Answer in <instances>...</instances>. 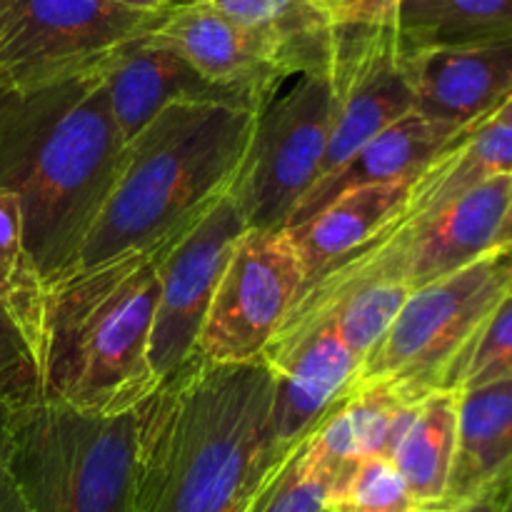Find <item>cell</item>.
Segmentation results:
<instances>
[{
	"instance_id": "obj_20",
	"label": "cell",
	"mask_w": 512,
	"mask_h": 512,
	"mask_svg": "<svg viewBox=\"0 0 512 512\" xmlns=\"http://www.w3.org/2000/svg\"><path fill=\"white\" fill-rule=\"evenodd\" d=\"M503 175H512V125L488 120L438 155V160L410 185L403 208L385 228L430 218Z\"/></svg>"
},
{
	"instance_id": "obj_16",
	"label": "cell",
	"mask_w": 512,
	"mask_h": 512,
	"mask_svg": "<svg viewBox=\"0 0 512 512\" xmlns=\"http://www.w3.org/2000/svg\"><path fill=\"white\" fill-rule=\"evenodd\" d=\"M95 73L125 143L173 103H228L248 108L235 95L200 78L180 55L150 45L145 38L115 50Z\"/></svg>"
},
{
	"instance_id": "obj_18",
	"label": "cell",
	"mask_w": 512,
	"mask_h": 512,
	"mask_svg": "<svg viewBox=\"0 0 512 512\" xmlns=\"http://www.w3.org/2000/svg\"><path fill=\"white\" fill-rule=\"evenodd\" d=\"M512 483V378L463 390L458 438L443 512L475 503Z\"/></svg>"
},
{
	"instance_id": "obj_4",
	"label": "cell",
	"mask_w": 512,
	"mask_h": 512,
	"mask_svg": "<svg viewBox=\"0 0 512 512\" xmlns=\"http://www.w3.org/2000/svg\"><path fill=\"white\" fill-rule=\"evenodd\" d=\"M253 123L255 110L228 103H173L160 110L125 143L123 163L75 268L153 248L193 225L228 193Z\"/></svg>"
},
{
	"instance_id": "obj_33",
	"label": "cell",
	"mask_w": 512,
	"mask_h": 512,
	"mask_svg": "<svg viewBox=\"0 0 512 512\" xmlns=\"http://www.w3.org/2000/svg\"><path fill=\"white\" fill-rule=\"evenodd\" d=\"M503 493H505V490L483 495V498L475 500V503H468V505H463V508H455V510H448V512H498L500 500H503Z\"/></svg>"
},
{
	"instance_id": "obj_34",
	"label": "cell",
	"mask_w": 512,
	"mask_h": 512,
	"mask_svg": "<svg viewBox=\"0 0 512 512\" xmlns=\"http://www.w3.org/2000/svg\"><path fill=\"white\" fill-rule=\"evenodd\" d=\"M490 120H493V123H503V125H512V98L508 100V103H505L503 105V108H500L498 110V113H495L493 115V118H490Z\"/></svg>"
},
{
	"instance_id": "obj_3",
	"label": "cell",
	"mask_w": 512,
	"mask_h": 512,
	"mask_svg": "<svg viewBox=\"0 0 512 512\" xmlns=\"http://www.w3.org/2000/svg\"><path fill=\"white\" fill-rule=\"evenodd\" d=\"M178 235L45 285L43 400L85 415H120L158 390L150 330L165 253Z\"/></svg>"
},
{
	"instance_id": "obj_5",
	"label": "cell",
	"mask_w": 512,
	"mask_h": 512,
	"mask_svg": "<svg viewBox=\"0 0 512 512\" xmlns=\"http://www.w3.org/2000/svg\"><path fill=\"white\" fill-rule=\"evenodd\" d=\"M510 288L512 253H490L408 293L353 385H383L415 403L435 390L458 393L465 360Z\"/></svg>"
},
{
	"instance_id": "obj_12",
	"label": "cell",
	"mask_w": 512,
	"mask_h": 512,
	"mask_svg": "<svg viewBox=\"0 0 512 512\" xmlns=\"http://www.w3.org/2000/svg\"><path fill=\"white\" fill-rule=\"evenodd\" d=\"M248 230L238 205L223 193L165 253L150 330V365L168 380L198 355V338L218 280L240 235Z\"/></svg>"
},
{
	"instance_id": "obj_8",
	"label": "cell",
	"mask_w": 512,
	"mask_h": 512,
	"mask_svg": "<svg viewBox=\"0 0 512 512\" xmlns=\"http://www.w3.org/2000/svg\"><path fill=\"white\" fill-rule=\"evenodd\" d=\"M255 113L243 163L228 193L253 230H288L323 165L330 135L328 73L295 75Z\"/></svg>"
},
{
	"instance_id": "obj_15",
	"label": "cell",
	"mask_w": 512,
	"mask_h": 512,
	"mask_svg": "<svg viewBox=\"0 0 512 512\" xmlns=\"http://www.w3.org/2000/svg\"><path fill=\"white\" fill-rule=\"evenodd\" d=\"M403 73L418 113L478 128L512 98V40L403 48Z\"/></svg>"
},
{
	"instance_id": "obj_21",
	"label": "cell",
	"mask_w": 512,
	"mask_h": 512,
	"mask_svg": "<svg viewBox=\"0 0 512 512\" xmlns=\"http://www.w3.org/2000/svg\"><path fill=\"white\" fill-rule=\"evenodd\" d=\"M263 40L288 78L328 73L335 25L320 0H208Z\"/></svg>"
},
{
	"instance_id": "obj_37",
	"label": "cell",
	"mask_w": 512,
	"mask_h": 512,
	"mask_svg": "<svg viewBox=\"0 0 512 512\" xmlns=\"http://www.w3.org/2000/svg\"><path fill=\"white\" fill-rule=\"evenodd\" d=\"M510 293H512V288H510Z\"/></svg>"
},
{
	"instance_id": "obj_2",
	"label": "cell",
	"mask_w": 512,
	"mask_h": 512,
	"mask_svg": "<svg viewBox=\"0 0 512 512\" xmlns=\"http://www.w3.org/2000/svg\"><path fill=\"white\" fill-rule=\"evenodd\" d=\"M95 70L0 90V190L18 198L45 285L75 268L123 163L125 140Z\"/></svg>"
},
{
	"instance_id": "obj_9",
	"label": "cell",
	"mask_w": 512,
	"mask_h": 512,
	"mask_svg": "<svg viewBox=\"0 0 512 512\" xmlns=\"http://www.w3.org/2000/svg\"><path fill=\"white\" fill-rule=\"evenodd\" d=\"M163 15L110 0H18L0 30V90L90 73L115 50L145 38Z\"/></svg>"
},
{
	"instance_id": "obj_32",
	"label": "cell",
	"mask_w": 512,
	"mask_h": 512,
	"mask_svg": "<svg viewBox=\"0 0 512 512\" xmlns=\"http://www.w3.org/2000/svg\"><path fill=\"white\" fill-rule=\"evenodd\" d=\"M495 253H512V193L505 208L503 223H500L498 238H495Z\"/></svg>"
},
{
	"instance_id": "obj_35",
	"label": "cell",
	"mask_w": 512,
	"mask_h": 512,
	"mask_svg": "<svg viewBox=\"0 0 512 512\" xmlns=\"http://www.w3.org/2000/svg\"><path fill=\"white\" fill-rule=\"evenodd\" d=\"M15 3H18V0H0V30H3L5 20H8L10 10L15 8Z\"/></svg>"
},
{
	"instance_id": "obj_7",
	"label": "cell",
	"mask_w": 512,
	"mask_h": 512,
	"mask_svg": "<svg viewBox=\"0 0 512 512\" xmlns=\"http://www.w3.org/2000/svg\"><path fill=\"white\" fill-rule=\"evenodd\" d=\"M512 193V175H503L440 213L400 228H383L363 248L315 278L305 293H335L370 283H393L408 293L450 278L475 260L495 253L500 223Z\"/></svg>"
},
{
	"instance_id": "obj_36",
	"label": "cell",
	"mask_w": 512,
	"mask_h": 512,
	"mask_svg": "<svg viewBox=\"0 0 512 512\" xmlns=\"http://www.w3.org/2000/svg\"><path fill=\"white\" fill-rule=\"evenodd\" d=\"M498 512H512V483L505 488L503 493V500H500V508Z\"/></svg>"
},
{
	"instance_id": "obj_28",
	"label": "cell",
	"mask_w": 512,
	"mask_h": 512,
	"mask_svg": "<svg viewBox=\"0 0 512 512\" xmlns=\"http://www.w3.org/2000/svg\"><path fill=\"white\" fill-rule=\"evenodd\" d=\"M508 378H512V293L500 303L475 340L455 390L463 393Z\"/></svg>"
},
{
	"instance_id": "obj_31",
	"label": "cell",
	"mask_w": 512,
	"mask_h": 512,
	"mask_svg": "<svg viewBox=\"0 0 512 512\" xmlns=\"http://www.w3.org/2000/svg\"><path fill=\"white\" fill-rule=\"evenodd\" d=\"M110 3H118V5H123V8L138 10V13L163 15L173 8L175 0H110Z\"/></svg>"
},
{
	"instance_id": "obj_29",
	"label": "cell",
	"mask_w": 512,
	"mask_h": 512,
	"mask_svg": "<svg viewBox=\"0 0 512 512\" xmlns=\"http://www.w3.org/2000/svg\"><path fill=\"white\" fill-rule=\"evenodd\" d=\"M15 410L0 400V512H30L15 478Z\"/></svg>"
},
{
	"instance_id": "obj_24",
	"label": "cell",
	"mask_w": 512,
	"mask_h": 512,
	"mask_svg": "<svg viewBox=\"0 0 512 512\" xmlns=\"http://www.w3.org/2000/svg\"><path fill=\"white\" fill-rule=\"evenodd\" d=\"M0 308L23 330L40 365L45 283L25 248L20 203L8 190H0Z\"/></svg>"
},
{
	"instance_id": "obj_27",
	"label": "cell",
	"mask_w": 512,
	"mask_h": 512,
	"mask_svg": "<svg viewBox=\"0 0 512 512\" xmlns=\"http://www.w3.org/2000/svg\"><path fill=\"white\" fill-rule=\"evenodd\" d=\"M0 400L13 410L43 400V375L28 338L8 310L0 308Z\"/></svg>"
},
{
	"instance_id": "obj_11",
	"label": "cell",
	"mask_w": 512,
	"mask_h": 512,
	"mask_svg": "<svg viewBox=\"0 0 512 512\" xmlns=\"http://www.w3.org/2000/svg\"><path fill=\"white\" fill-rule=\"evenodd\" d=\"M328 80L330 135L313 188L338 173L368 140L415 110L395 23L335 28Z\"/></svg>"
},
{
	"instance_id": "obj_13",
	"label": "cell",
	"mask_w": 512,
	"mask_h": 512,
	"mask_svg": "<svg viewBox=\"0 0 512 512\" xmlns=\"http://www.w3.org/2000/svg\"><path fill=\"white\" fill-rule=\"evenodd\" d=\"M145 40L180 55L200 78L255 113L288 80L268 45L208 0L175 3Z\"/></svg>"
},
{
	"instance_id": "obj_22",
	"label": "cell",
	"mask_w": 512,
	"mask_h": 512,
	"mask_svg": "<svg viewBox=\"0 0 512 512\" xmlns=\"http://www.w3.org/2000/svg\"><path fill=\"white\" fill-rule=\"evenodd\" d=\"M458 398L453 390L425 395L395 443L390 463L423 512H443L458 438Z\"/></svg>"
},
{
	"instance_id": "obj_23",
	"label": "cell",
	"mask_w": 512,
	"mask_h": 512,
	"mask_svg": "<svg viewBox=\"0 0 512 512\" xmlns=\"http://www.w3.org/2000/svg\"><path fill=\"white\" fill-rule=\"evenodd\" d=\"M395 28L408 50L512 40V0H400Z\"/></svg>"
},
{
	"instance_id": "obj_14",
	"label": "cell",
	"mask_w": 512,
	"mask_h": 512,
	"mask_svg": "<svg viewBox=\"0 0 512 512\" xmlns=\"http://www.w3.org/2000/svg\"><path fill=\"white\" fill-rule=\"evenodd\" d=\"M260 360L273 375V430L280 450L323 420L360 368V358L328 320L285 325Z\"/></svg>"
},
{
	"instance_id": "obj_25",
	"label": "cell",
	"mask_w": 512,
	"mask_h": 512,
	"mask_svg": "<svg viewBox=\"0 0 512 512\" xmlns=\"http://www.w3.org/2000/svg\"><path fill=\"white\" fill-rule=\"evenodd\" d=\"M330 475L310 455L308 435L280 453L245 512H325Z\"/></svg>"
},
{
	"instance_id": "obj_19",
	"label": "cell",
	"mask_w": 512,
	"mask_h": 512,
	"mask_svg": "<svg viewBox=\"0 0 512 512\" xmlns=\"http://www.w3.org/2000/svg\"><path fill=\"white\" fill-rule=\"evenodd\" d=\"M410 185H360L330 200L305 223L290 228L305 270V288L315 278L363 248L403 208ZM303 288V290H305Z\"/></svg>"
},
{
	"instance_id": "obj_10",
	"label": "cell",
	"mask_w": 512,
	"mask_h": 512,
	"mask_svg": "<svg viewBox=\"0 0 512 512\" xmlns=\"http://www.w3.org/2000/svg\"><path fill=\"white\" fill-rule=\"evenodd\" d=\"M303 288V260L288 230L248 228L210 300L198 358L215 365L258 363Z\"/></svg>"
},
{
	"instance_id": "obj_17",
	"label": "cell",
	"mask_w": 512,
	"mask_h": 512,
	"mask_svg": "<svg viewBox=\"0 0 512 512\" xmlns=\"http://www.w3.org/2000/svg\"><path fill=\"white\" fill-rule=\"evenodd\" d=\"M468 130L473 128H460V125L410 110L408 115L388 125L383 133L368 140L338 173L330 175L325 183L315 185L293 213L288 230L313 218L320 208H325L345 190L360 188V185H413L438 160V155L458 143Z\"/></svg>"
},
{
	"instance_id": "obj_30",
	"label": "cell",
	"mask_w": 512,
	"mask_h": 512,
	"mask_svg": "<svg viewBox=\"0 0 512 512\" xmlns=\"http://www.w3.org/2000/svg\"><path fill=\"white\" fill-rule=\"evenodd\" d=\"M335 28L353 25H393L400 0H320Z\"/></svg>"
},
{
	"instance_id": "obj_1",
	"label": "cell",
	"mask_w": 512,
	"mask_h": 512,
	"mask_svg": "<svg viewBox=\"0 0 512 512\" xmlns=\"http://www.w3.org/2000/svg\"><path fill=\"white\" fill-rule=\"evenodd\" d=\"M280 453L268 365L195 355L135 408V512H245Z\"/></svg>"
},
{
	"instance_id": "obj_26",
	"label": "cell",
	"mask_w": 512,
	"mask_h": 512,
	"mask_svg": "<svg viewBox=\"0 0 512 512\" xmlns=\"http://www.w3.org/2000/svg\"><path fill=\"white\" fill-rule=\"evenodd\" d=\"M325 512H423L403 475L383 455L358 460L330 490Z\"/></svg>"
},
{
	"instance_id": "obj_6",
	"label": "cell",
	"mask_w": 512,
	"mask_h": 512,
	"mask_svg": "<svg viewBox=\"0 0 512 512\" xmlns=\"http://www.w3.org/2000/svg\"><path fill=\"white\" fill-rule=\"evenodd\" d=\"M15 478L30 512H135V408L15 410Z\"/></svg>"
}]
</instances>
